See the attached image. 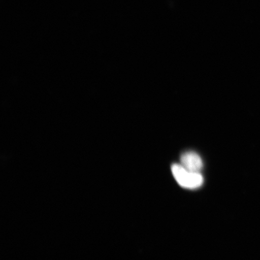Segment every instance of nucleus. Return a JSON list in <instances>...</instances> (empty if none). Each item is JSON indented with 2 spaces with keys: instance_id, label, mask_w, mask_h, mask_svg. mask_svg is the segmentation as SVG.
I'll list each match as a JSON object with an SVG mask.
<instances>
[{
  "instance_id": "nucleus-1",
  "label": "nucleus",
  "mask_w": 260,
  "mask_h": 260,
  "mask_svg": "<svg viewBox=\"0 0 260 260\" xmlns=\"http://www.w3.org/2000/svg\"><path fill=\"white\" fill-rule=\"evenodd\" d=\"M171 170L177 183L184 188L194 189L202 186L204 183L202 175L188 171L181 165H172Z\"/></svg>"
},
{
  "instance_id": "nucleus-2",
  "label": "nucleus",
  "mask_w": 260,
  "mask_h": 260,
  "mask_svg": "<svg viewBox=\"0 0 260 260\" xmlns=\"http://www.w3.org/2000/svg\"><path fill=\"white\" fill-rule=\"evenodd\" d=\"M181 165L191 172L200 173L203 168V162L200 156L193 151H187L181 155Z\"/></svg>"
}]
</instances>
